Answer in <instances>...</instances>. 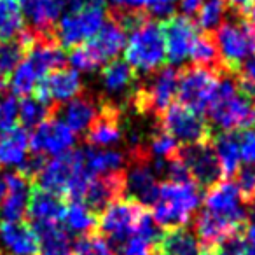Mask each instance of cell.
<instances>
[{
    "mask_svg": "<svg viewBox=\"0 0 255 255\" xmlns=\"http://www.w3.org/2000/svg\"><path fill=\"white\" fill-rule=\"evenodd\" d=\"M117 21L123 28H129V37H126L124 58L126 63L138 74H156L166 61V44H164L163 25L143 19L138 14L121 16Z\"/></svg>",
    "mask_w": 255,
    "mask_h": 255,
    "instance_id": "6da1fadb",
    "label": "cell"
},
{
    "mask_svg": "<svg viewBox=\"0 0 255 255\" xmlns=\"http://www.w3.org/2000/svg\"><path fill=\"white\" fill-rule=\"evenodd\" d=\"M212 124L220 133L247 131L255 126V102L254 98L241 93L233 77L219 79L215 95L208 110Z\"/></svg>",
    "mask_w": 255,
    "mask_h": 255,
    "instance_id": "7a4b0ae2",
    "label": "cell"
},
{
    "mask_svg": "<svg viewBox=\"0 0 255 255\" xmlns=\"http://www.w3.org/2000/svg\"><path fill=\"white\" fill-rule=\"evenodd\" d=\"M201 205L199 185L192 180L171 182L159 185L156 203L152 205V219L157 226L175 229L184 227Z\"/></svg>",
    "mask_w": 255,
    "mask_h": 255,
    "instance_id": "3957f363",
    "label": "cell"
},
{
    "mask_svg": "<svg viewBox=\"0 0 255 255\" xmlns=\"http://www.w3.org/2000/svg\"><path fill=\"white\" fill-rule=\"evenodd\" d=\"M91 178L84 168L82 150H70L65 156L46 161L37 175L40 189L56 196H68L72 201H82Z\"/></svg>",
    "mask_w": 255,
    "mask_h": 255,
    "instance_id": "277c9868",
    "label": "cell"
},
{
    "mask_svg": "<svg viewBox=\"0 0 255 255\" xmlns=\"http://www.w3.org/2000/svg\"><path fill=\"white\" fill-rule=\"evenodd\" d=\"M126 46V30L117 19L107 21L98 33L79 47H74L68 56L72 70L95 72L102 65L114 61Z\"/></svg>",
    "mask_w": 255,
    "mask_h": 255,
    "instance_id": "5b68a950",
    "label": "cell"
},
{
    "mask_svg": "<svg viewBox=\"0 0 255 255\" xmlns=\"http://www.w3.org/2000/svg\"><path fill=\"white\" fill-rule=\"evenodd\" d=\"M105 16V9L102 5L68 9V12L58 19L56 35L61 46L74 49L91 40L107 23Z\"/></svg>",
    "mask_w": 255,
    "mask_h": 255,
    "instance_id": "8992f818",
    "label": "cell"
},
{
    "mask_svg": "<svg viewBox=\"0 0 255 255\" xmlns=\"http://www.w3.org/2000/svg\"><path fill=\"white\" fill-rule=\"evenodd\" d=\"M215 47L219 60L231 70L245 63L255 53V37L247 23L229 19L215 30Z\"/></svg>",
    "mask_w": 255,
    "mask_h": 255,
    "instance_id": "52a82bcc",
    "label": "cell"
},
{
    "mask_svg": "<svg viewBox=\"0 0 255 255\" xmlns=\"http://www.w3.org/2000/svg\"><path fill=\"white\" fill-rule=\"evenodd\" d=\"M145 213L147 212L143 210V206L136 205L129 199L117 198L103 208L98 219L100 231L110 245L119 247L123 241H126L135 233Z\"/></svg>",
    "mask_w": 255,
    "mask_h": 255,
    "instance_id": "ba28073f",
    "label": "cell"
},
{
    "mask_svg": "<svg viewBox=\"0 0 255 255\" xmlns=\"http://www.w3.org/2000/svg\"><path fill=\"white\" fill-rule=\"evenodd\" d=\"M219 77L210 68L191 67L178 75V100L180 105L192 112H206L215 95Z\"/></svg>",
    "mask_w": 255,
    "mask_h": 255,
    "instance_id": "9c48e42d",
    "label": "cell"
},
{
    "mask_svg": "<svg viewBox=\"0 0 255 255\" xmlns=\"http://www.w3.org/2000/svg\"><path fill=\"white\" fill-rule=\"evenodd\" d=\"M212 215L229 222L236 229H240L241 224L247 220V206L245 198L241 194L240 187L233 180H222L213 184L205 194V210Z\"/></svg>",
    "mask_w": 255,
    "mask_h": 255,
    "instance_id": "30bf717a",
    "label": "cell"
},
{
    "mask_svg": "<svg viewBox=\"0 0 255 255\" xmlns=\"http://www.w3.org/2000/svg\"><path fill=\"white\" fill-rule=\"evenodd\" d=\"M161 126H163V131L168 133L175 142L184 145L201 143L208 136V126L201 114L192 112L180 103L164 110L161 117Z\"/></svg>",
    "mask_w": 255,
    "mask_h": 255,
    "instance_id": "8fae6325",
    "label": "cell"
},
{
    "mask_svg": "<svg viewBox=\"0 0 255 255\" xmlns=\"http://www.w3.org/2000/svg\"><path fill=\"white\" fill-rule=\"evenodd\" d=\"M75 133L58 117L46 119L30 135V150L40 157H60L75 145Z\"/></svg>",
    "mask_w": 255,
    "mask_h": 255,
    "instance_id": "7c38bea8",
    "label": "cell"
},
{
    "mask_svg": "<svg viewBox=\"0 0 255 255\" xmlns=\"http://www.w3.org/2000/svg\"><path fill=\"white\" fill-rule=\"evenodd\" d=\"M178 75L180 74L175 70V67L157 70L145 88L140 89V109L152 114H163L166 109H170L178 93Z\"/></svg>",
    "mask_w": 255,
    "mask_h": 255,
    "instance_id": "4fadbf2b",
    "label": "cell"
},
{
    "mask_svg": "<svg viewBox=\"0 0 255 255\" xmlns=\"http://www.w3.org/2000/svg\"><path fill=\"white\" fill-rule=\"evenodd\" d=\"M159 185V178L147 159H135L126 173H123V191L128 194L129 201L140 206H152L156 203Z\"/></svg>",
    "mask_w": 255,
    "mask_h": 255,
    "instance_id": "5bb4252c",
    "label": "cell"
},
{
    "mask_svg": "<svg viewBox=\"0 0 255 255\" xmlns=\"http://www.w3.org/2000/svg\"><path fill=\"white\" fill-rule=\"evenodd\" d=\"M178 157L184 161L191 180L198 185L212 187L222 177L219 161H217L213 147L210 143L201 142L194 143V145H185L178 152Z\"/></svg>",
    "mask_w": 255,
    "mask_h": 255,
    "instance_id": "9a60e30c",
    "label": "cell"
},
{
    "mask_svg": "<svg viewBox=\"0 0 255 255\" xmlns=\"http://www.w3.org/2000/svg\"><path fill=\"white\" fill-rule=\"evenodd\" d=\"M163 33L166 44V60L175 67L185 63L189 60L192 44L198 37L194 23L185 16L170 18L163 25Z\"/></svg>",
    "mask_w": 255,
    "mask_h": 255,
    "instance_id": "2e32d148",
    "label": "cell"
},
{
    "mask_svg": "<svg viewBox=\"0 0 255 255\" xmlns=\"http://www.w3.org/2000/svg\"><path fill=\"white\" fill-rule=\"evenodd\" d=\"M82 89V81L79 72L72 70V68H60L54 70L42 79L39 86H37V98L42 100L44 103L51 105V103H67L79 96Z\"/></svg>",
    "mask_w": 255,
    "mask_h": 255,
    "instance_id": "e0dca14e",
    "label": "cell"
},
{
    "mask_svg": "<svg viewBox=\"0 0 255 255\" xmlns=\"http://www.w3.org/2000/svg\"><path fill=\"white\" fill-rule=\"evenodd\" d=\"M5 180V196L0 203V220L2 222H21L23 217L28 213L30 203V185L28 178L23 173L4 175Z\"/></svg>",
    "mask_w": 255,
    "mask_h": 255,
    "instance_id": "ac0fdd59",
    "label": "cell"
},
{
    "mask_svg": "<svg viewBox=\"0 0 255 255\" xmlns=\"http://www.w3.org/2000/svg\"><path fill=\"white\" fill-rule=\"evenodd\" d=\"M0 252L4 255H35L39 238L32 226L21 222L0 220Z\"/></svg>",
    "mask_w": 255,
    "mask_h": 255,
    "instance_id": "d6986e66",
    "label": "cell"
},
{
    "mask_svg": "<svg viewBox=\"0 0 255 255\" xmlns=\"http://www.w3.org/2000/svg\"><path fill=\"white\" fill-rule=\"evenodd\" d=\"M98 116V107H96L95 100H91L89 96H75L74 100L63 103L58 119L67 124L77 135V133L88 131Z\"/></svg>",
    "mask_w": 255,
    "mask_h": 255,
    "instance_id": "ffe728a7",
    "label": "cell"
},
{
    "mask_svg": "<svg viewBox=\"0 0 255 255\" xmlns=\"http://www.w3.org/2000/svg\"><path fill=\"white\" fill-rule=\"evenodd\" d=\"M65 212V205L60 201L56 194L44 191L37 187L30 194L28 203V215L32 219L33 227L35 226H47V224H61Z\"/></svg>",
    "mask_w": 255,
    "mask_h": 255,
    "instance_id": "44dd1931",
    "label": "cell"
},
{
    "mask_svg": "<svg viewBox=\"0 0 255 255\" xmlns=\"http://www.w3.org/2000/svg\"><path fill=\"white\" fill-rule=\"evenodd\" d=\"M123 140V128L116 110L105 109L88 129V142L95 149H112Z\"/></svg>",
    "mask_w": 255,
    "mask_h": 255,
    "instance_id": "7402d4cb",
    "label": "cell"
},
{
    "mask_svg": "<svg viewBox=\"0 0 255 255\" xmlns=\"http://www.w3.org/2000/svg\"><path fill=\"white\" fill-rule=\"evenodd\" d=\"M159 238V226L154 222L152 215L145 213L135 233L117 247V255H152V248Z\"/></svg>",
    "mask_w": 255,
    "mask_h": 255,
    "instance_id": "603a6c76",
    "label": "cell"
},
{
    "mask_svg": "<svg viewBox=\"0 0 255 255\" xmlns=\"http://www.w3.org/2000/svg\"><path fill=\"white\" fill-rule=\"evenodd\" d=\"M25 19L37 30L47 32L63 16L65 0H19Z\"/></svg>",
    "mask_w": 255,
    "mask_h": 255,
    "instance_id": "cb8c5ba5",
    "label": "cell"
},
{
    "mask_svg": "<svg viewBox=\"0 0 255 255\" xmlns=\"http://www.w3.org/2000/svg\"><path fill=\"white\" fill-rule=\"evenodd\" d=\"M121 192H123V173L93 177L86 187L84 196H82V203L96 212V210L105 208L114 199H117Z\"/></svg>",
    "mask_w": 255,
    "mask_h": 255,
    "instance_id": "d4e9b609",
    "label": "cell"
},
{
    "mask_svg": "<svg viewBox=\"0 0 255 255\" xmlns=\"http://www.w3.org/2000/svg\"><path fill=\"white\" fill-rule=\"evenodd\" d=\"M82 161L88 175L91 177H107V175L121 173L126 164V157L116 149H82Z\"/></svg>",
    "mask_w": 255,
    "mask_h": 255,
    "instance_id": "484cf974",
    "label": "cell"
},
{
    "mask_svg": "<svg viewBox=\"0 0 255 255\" xmlns=\"http://www.w3.org/2000/svg\"><path fill=\"white\" fill-rule=\"evenodd\" d=\"M135 86V70L126 61L114 60L102 70V88L110 98H123Z\"/></svg>",
    "mask_w": 255,
    "mask_h": 255,
    "instance_id": "4316f807",
    "label": "cell"
},
{
    "mask_svg": "<svg viewBox=\"0 0 255 255\" xmlns=\"http://www.w3.org/2000/svg\"><path fill=\"white\" fill-rule=\"evenodd\" d=\"M30 135L23 128H14L0 135V164L11 168H21L28 159Z\"/></svg>",
    "mask_w": 255,
    "mask_h": 255,
    "instance_id": "83f0119b",
    "label": "cell"
},
{
    "mask_svg": "<svg viewBox=\"0 0 255 255\" xmlns=\"http://www.w3.org/2000/svg\"><path fill=\"white\" fill-rule=\"evenodd\" d=\"M157 254L159 255H199V240L192 231L185 227H175L161 234Z\"/></svg>",
    "mask_w": 255,
    "mask_h": 255,
    "instance_id": "f1b7e54d",
    "label": "cell"
},
{
    "mask_svg": "<svg viewBox=\"0 0 255 255\" xmlns=\"http://www.w3.org/2000/svg\"><path fill=\"white\" fill-rule=\"evenodd\" d=\"M236 227L231 226L229 222L212 215L208 212H201V215L196 220V233L198 240L203 241L206 247H220L227 240L234 238Z\"/></svg>",
    "mask_w": 255,
    "mask_h": 255,
    "instance_id": "f546056e",
    "label": "cell"
},
{
    "mask_svg": "<svg viewBox=\"0 0 255 255\" xmlns=\"http://www.w3.org/2000/svg\"><path fill=\"white\" fill-rule=\"evenodd\" d=\"M213 152L224 177H234L241 170L240 156V136L236 133H220L213 143Z\"/></svg>",
    "mask_w": 255,
    "mask_h": 255,
    "instance_id": "4dcf8cb0",
    "label": "cell"
},
{
    "mask_svg": "<svg viewBox=\"0 0 255 255\" xmlns=\"http://www.w3.org/2000/svg\"><path fill=\"white\" fill-rule=\"evenodd\" d=\"M63 229L68 234H77V236H88L96 226H98V217L95 210H91L82 201H70L65 206L63 212Z\"/></svg>",
    "mask_w": 255,
    "mask_h": 255,
    "instance_id": "1f68e13d",
    "label": "cell"
},
{
    "mask_svg": "<svg viewBox=\"0 0 255 255\" xmlns=\"http://www.w3.org/2000/svg\"><path fill=\"white\" fill-rule=\"evenodd\" d=\"M33 231L39 238V250L42 255H72V236L61 224L35 226Z\"/></svg>",
    "mask_w": 255,
    "mask_h": 255,
    "instance_id": "d6a6232c",
    "label": "cell"
},
{
    "mask_svg": "<svg viewBox=\"0 0 255 255\" xmlns=\"http://www.w3.org/2000/svg\"><path fill=\"white\" fill-rule=\"evenodd\" d=\"M25 14L19 0H0V40L11 42L23 35Z\"/></svg>",
    "mask_w": 255,
    "mask_h": 255,
    "instance_id": "836d02e7",
    "label": "cell"
},
{
    "mask_svg": "<svg viewBox=\"0 0 255 255\" xmlns=\"http://www.w3.org/2000/svg\"><path fill=\"white\" fill-rule=\"evenodd\" d=\"M42 75L37 72V68L30 63L26 58L19 61V65L11 72V81H9V88H11L12 96H30L35 93L37 86L42 82Z\"/></svg>",
    "mask_w": 255,
    "mask_h": 255,
    "instance_id": "e575fe53",
    "label": "cell"
},
{
    "mask_svg": "<svg viewBox=\"0 0 255 255\" xmlns=\"http://www.w3.org/2000/svg\"><path fill=\"white\" fill-rule=\"evenodd\" d=\"M49 116V105L39 100L37 96H26L19 103L18 119L25 128H37Z\"/></svg>",
    "mask_w": 255,
    "mask_h": 255,
    "instance_id": "d590c367",
    "label": "cell"
},
{
    "mask_svg": "<svg viewBox=\"0 0 255 255\" xmlns=\"http://www.w3.org/2000/svg\"><path fill=\"white\" fill-rule=\"evenodd\" d=\"M189 60L194 63V67L210 68L212 70V67H215L217 61H219L215 42L210 37L198 33V37H196L194 44L191 47V53H189Z\"/></svg>",
    "mask_w": 255,
    "mask_h": 255,
    "instance_id": "8d00e7d4",
    "label": "cell"
},
{
    "mask_svg": "<svg viewBox=\"0 0 255 255\" xmlns=\"http://www.w3.org/2000/svg\"><path fill=\"white\" fill-rule=\"evenodd\" d=\"M198 25L205 32H215L224 23L226 16V2L224 0H206L198 14Z\"/></svg>",
    "mask_w": 255,
    "mask_h": 255,
    "instance_id": "74e56055",
    "label": "cell"
},
{
    "mask_svg": "<svg viewBox=\"0 0 255 255\" xmlns=\"http://www.w3.org/2000/svg\"><path fill=\"white\" fill-rule=\"evenodd\" d=\"M72 255H116V250L103 236L88 234L75 241Z\"/></svg>",
    "mask_w": 255,
    "mask_h": 255,
    "instance_id": "f35d334b",
    "label": "cell"
},
{
    "mask_svg": "<svg viewBox=\"0 0 255 255\" xmlns=\"http://www.w3.org/2000/svg\"><path fill=\"white\" fill-rule=\"evenodd\" d=\"M26 53V47L21 40H11V42L0 44V75L5 77L11 74L19 61L23 60V54Z\"/></svg>",
    "mask_w": 255,
    "mask_h": 255,
    "instance_id": "ab89813d",
    "label": "cell"
},
{
    "mask_svg": "<svg viewBox=\"0 0 255 255\" xmlns=\"http://www.w3.org/2000/svg\"><path fill=\"white\" fill-rule=\"evenodd\" d=\"M149 152L154 159H171L178 154V143L168 133L161 131L150 138Z\"/></svg>",
    "mask_w": 255,
    "mask_h": 255,
    "instance_id": "60d3db41",
    "label": "cell"
},
{
    "mask_svg": "<svg viewBox=\"0 0 255 255\" xmlns=\"http://www.w3.org/2000/svg\"><path fill=\"white\" fill-rule=\"evenodd\" d=\"M18 109L19 103L16 96H4L0 98V135L11 131L16 128L18 121Z\"/></svg>",
    "mask_w": 255,
    "mask_h": 255,
    "instance_id": "b9f144b4",
    "label": "cell"
},
{
    "mask_svg": "<svg viewBox=\"0 0 255 255\" xmlns=\"http://www.w3.org/2000/svg\"><path fill=\"white\" fill-rule=\"evenodd\" d=\"M240 136V156L241 164L255 166V131L247 129Z\"/></svg>",
    "mask_w": 255,
    "mask_h": 255,
    "instance_id": "7bdbcfd3",
    "label": "cell"
},
{
    "mask_svg": "<svg viewBox=\"0 0 255 255\" xmlns=\"http://www.w3.org/2000/svg\"><path fill=\"white\" fill-rule=\"evenodd\" d=\"M236 184H238V187H240L245 199H254L255 198V168L247 166L238 171Z\"/></svg>",
    "mask_w": 255,
    "mask_h": 255,
    "instance_id": "ee69618b",
    "label": "cell"
},
{
    "mask_svg": "<svg viewBox=\"0 0 255 255\" xmlns=\"http://www.w3.org/2000/svg\"><path fill=\"white\" fill-rule=\"evenodd\" d=\"M180 0H152L149 5V11L156 18H170L173 11L178 7Z\"/></svg>",
    "mask_w": 255,
    "mask_h": 255,
    "instance_id": "f6af8a7d",
    "label": "cell"
},
{
    "mask_svg": "<svg viewBox=\"0 0 255 255\" xmlns=\"http://www.w3.org/2000/svg\"><path fill=\"white\" fill-rule=\"evenodd\" d=\"M116 7L123 9L126 14H136L142 9H149L152 0H109Z\"/></svg>",
    "mask_w": 255,
    "mask_h": 255,
    "instance_id": "bcb514c9",
    "label": "cell"
},
{
    "mask_svg": "<svg viewBox=\"0 0 255 255\" xmlns=\"http://www.w3.org/2000/svg\"><path fill=\"white\" fill-rule=\"evenodd\" d=\"M241 248H243L245 255H255V220H252L247 227H245L243 238L240 240Z\"/></svg>",
    "mask_w": 255,
    "mask_h": 255,
    "instance_id": "7dc6e473",
    "label": "cell"
},
{
    "mask_svg": "<svg viewBox=\"0 0 255 255\" xmlns=\"http://www.w3.org/2000/svg\"><path fill=\"white\" fill-rule=\"evenodd\" d=\"M241 75H243V81L241 82L255 88V53L241 65Z\"/></svg>",
    "mask_w": 255,
    "mask_h": 255,
    "instance_id": "c3c4849f",
    "label": "cell"
},
{
    "mask_svg": "<svg viewBox=\"0 0 255 255\" xmlns=\"http://www.w3.org/2000/svg\"><path fill=\"white\" fill-rule=\"evenodd\" d=\"M217 255H245V254H243V248H241L240 240L231 238L224 245H220V250L217 252Z\"/></svg>",
    "mask_w": 255,
    "mask_h": 255,
    "instance_id": "681fc988",
    "label": "cell"
},
{
    "mask_svg": "<svg viewBox=\"0 0 255 255\" xmlns=\"http://www.w3.org/2000/svg\"><path fill=\"white\" fill-rule=\"evenodd\" d=\"M203 4H205V0H180V2H178V7H180V11L184 12L185 18H187V16L198 14Z\"/></svg>",
    "mask_w": 255,
    "mask_h": 255,
    "instance_id": "f907efd6",
    "label": "cell"
},
{
    "mask_svg": "<svg viewBox=\"0 0 255 255\" xmlns=\"http://www.w3.org/2000/svg\"><path fill=\"white\" fill-rule=\"evenodd\" d=\"M254 2H255V0H227V4H229L234 11L243 12V14H247V11L252 7V4H254Z\"/></svg>",
    "mask_w": 255,
    "mask_h": 255,
    "instance_id": "816d5d0a",
    "label": "cell"
},
{
    "mask_svg": "<svg viewBox=\"0 0 255 255\" xmlns=\"http://www.w3.org/2000/svg\"><path fill=\"white\" fill-rule=\"evenodd\" d=\"M102 2H105V0H68V4H70V9L84 7V5H100Z\"/></svg>",
    "mask_w": 255,
    "mask_h": 255,
    "instance_id": "f5cc1de1",
    "label": "cell"
},
{
    "mask_svg": "<svg viewBox=\"0 0 255 255\" xmlns=\"http://www.w3.org/2000/svg\"><path fill=\"white\" fill-rule=\"evenodd\" d=\"M247 25H248V28H250V32H252V35L255 37V2L252 4V7L247 11Z\"/></svg>",
    "mask_w": 255,
    "mask_h": 255,
    "instance_id": "db71d44e",
    "label": "cell"
},
{
    "mask_svg": "<svg viewBox=\"0 0 255 255\" xmlns=\"http://www.w3.org/2000/svg\"><path fill=\"white\" fill-rule=\"evenodd\" d=\"M5 191H7V187H5V180H4V177H0V203H2V199H4Z\"/></svg>",
    "mask_w": 255,
    "mask_h": 255,
    "instance_id": "11a10c76",
    "label": "cell"
},
{
    "mask_svg": "<svg viewBox=\"0 0 255 255\" xmlns=\"http://www.w3.org/2000/svg\"><path fill=\"white\" fill-rule=\"evenodd\" d=\"M4 88H5V79L2 77V75H0V93L4 91Z\"/></svg>",
    "mask_w": 255,
    "mask_h": 255,
    "instance_id": "9f6ffc18",
    "label": "cell"
}]
</instances>
